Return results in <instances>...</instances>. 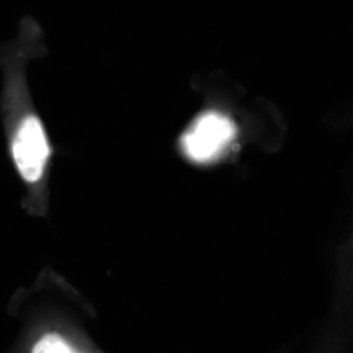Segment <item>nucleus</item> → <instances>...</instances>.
<instances>
[{"label":"nucleus","instance_id":"obj_1","mask_svg":"<svg viewBox=\"0 0 353 353\" xmlns=\"http://www.w3.org/2000/svg\"><path fill=\"white\" fill-rule=\"evenodd\" d=\"M34 32L36 30L26 26L19 39L0 48L3 70L0 110L9 155L21 179L29 185L43 180L53 153L50 134L32 103L26 77V66L37 48Z\"/></svg>","mask_w":353,"mask_h":353},{"label":"nucleus","instance_id":"obj_2","mask_svg":"<svg viewBox=\"0 0 353 353\" xmlns=\"http://www.w3.org/2000/svg\"><path fill=\"white\" fill-rule=\"evenodd\" d=\"M236 136L233 121L224 114L208 111L185 130L179 145L183 155L194 163H213L224 155Z\"/></svg>","mask_w":353,"mask_h":353},{"label":"nucleus","instance_id":"obj_3","mask_svg":"<svg viewBox=\"0 0 353 353\" xmlns=\"http://www.w3.org/2000/svg\"><path fill=\"white\" fill-rule=\"evenodd\" d=\"M31 353H80L63 336L48 333L41 336L32 345Z\"/></svg>","mask_w":353,"mask_h":353}]
</instances>
